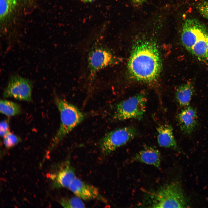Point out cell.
I'll use <instances>...</instances> for the list:
<instances>
[{
    "label": "cell",
    "mask_w": 208,
    "mask_h": 208,
    "mask_svg": "<svg viewBox=\"0 0 208 208\" xmlns=\"http://www.w3.org/2000/svg\"><path fill=\"white\" fill-rule=\"evenodd\" d=\"M7 120L2 121L0 123V134L1 136L3 137L9 131V125Z\"/></svg>",
    "instance_id": "21"
},
{
    "label": "cell",
    "mask_w": 208,
    "mask_h": 208,
    "mask_svg": "<svg viewBox=\"0 0 208 208\" xmlns=\"http://www.w3.org/2000/svg\"><path fill=\"white\" fill-rule=\"evenodd\" d=\"M137 134V130L132 126L119 128L107 133L99 141L102 153L105 155H109L133 139Z\"/></svg>",
    "instance_id": "6"
},
{
    "label": "cell",
    "mask_w": 208,
    "mask_h": 208,
    "mask_svg": "<svg viewBox=\"0 0 208 208\" xmlns=\"http://www.w3.org/2000/svg\"><path fill=\"white\" fill-rule=\"evenodd\" d=\"M87 58L88 78L91 84L100 71L118 62L117 58L109 47L99 42L92 45Z\"/></svg>",
    "instance_id": "4"
},
{
    "label": "cell",
    "mask_w": 208,
    "mask_h": 208,
    "mask_svg": "<svg viewBox=\"0 0 208 208\" xmlns=\"http://www.w3.org/2000/svg\"><path fill=\"white\" fill-rule=\"evenodd\" d=\"M0 112L7 116H12L20 114L21 109L20 106L16 103L6 100H1Z\"/></svg>",
    "instance_id": "16"
},
{
    "label": "cell",
    "mask_w": 208,
    "mask_h": 208,
    "mask_svg": "<svg viewBox=\"0 0 208 208\" xmlns=\"http://www.w3.org/2000/svg\"><path fill=\"white\" fill-rule=\"evenodd\" d=\"M208 34V29L204 23L196 19H187L183 26L181 34L182 44L191 53L193 46L198 39Z\"/></svg>",
    "instance_id": "8"
},
{
    "label": "cell",
    "mask_w": 208,
    "mask_h": 208,
    "mask_svg": "<svg viewBox=\"0 0 208 208\" xmlns=\"http://www.w3.org/2000/svg\"><path fill=\"white\" fill-rule=\"evenodd\" d=\"M55 102L60 112V126L54 136L50 148L55 146L84 120V114L75 106L58 97Z\"/></svg>",
    "instance_id": "3"
},
{
    "label": "cell",
    "mask_w": 208,
    "mask_h": 208,
    "mask_svg": "<svg viewBox=\"0 0 208 208\" xmlns=\"http://www.w3.org/2000/svg\"><path fill=\"white\" fill-rule=\"evenodd\" d=\"M17 0H0V19L3 22L15 9Z\"/></svg>",
    "instance_id": "17"
},
{
    "label": "cell",
    "mask_w": 208,
    "mask_h": 208,
    "mask_svg": "<svg viewBox=\"0 0 208 208\" xmlns=\"http://www.w3.org/2000/svg\"><path fill=\"white\" fill-rule=\"evenodd\" d=\"M161 61L157 46L151 39H140L134 46L128 62L129 73L134 79L150 83L159 76Z\"/></svg>",
    "instance_id": "1"
},
{
    "label": "cell",
    "mask_w": 208,
    "mask_h": 208,
    "mask_svg": "<svg viewBox=\"0 0 208 208\" xmlns=\"http://www.w3.org/2000/svg\"><path fill=\"white\" fill-rule=\"evenodd\" d=\"M199 13L204 17L208 20V1H204L198 6Z\"/></svg>",
    "instance_id": "20"
},
{
    "label": "cell",
    "mask_w": 208,
    "mask_h": 208,
    "mask_svg": "<svg viewBox=\"0 0 208 208\" xmlns=\"http://www.w3.org/2000/svg\"><path fill=\"white\" fill-rule=\"evenodd\" d=\"M157 141L161 147L176 149L177 148L176 141L174 135L173 129L169 125H162L157 129Z\"/></svg>",
    "instance_id": "13"
},
{
    "label": "cell",
    "mask_w": 208,
    "mask_h": 208,
    "mask_svg": "<svg viewBox=\"0 0 208 208\" xmlns=\"http://www.w3.org/2000/svg\"><path fill=\"white\" fill-rule=\"evenodd\" d=\"M132 4L135 7H139L142 5L145 0H130Z\"/></svg>",
    "instance_id": "22"
},
{
    "label": "cell",
    "mask_w": 208,
    "mask_h": 208,
    "mask_svg": "<svg viewBox=\"0 0 208 208\" xmlns=\"http://www.w3.org/2000/svg\"><path fill=\"white\" fill-rule=\"evenodd\" d=\"M3 138L4 144L7 148H10L14 146L21 142V140L20 137L10 131Z\"/></svg>",
    "instance_id": "19"
},
{
    "label": "cell",
    "mask_w": 208,
    "mask_h": 208,
    "mask_svg": "<svg viewBox=\"0 0 208 208\" xmlns=\"http://www.w3.org/2000/svg\"><path fill=\"white\" fill-rule=\"evenodd\" d=\"M51 177L54 181V186L57 188H68L76 178L75 169L69 161L59 169L56 175L53 174Z\"/></svg>",
    "instance_id": "11"
},
{
    "label": "cell",
    "mask_w": 208,
    "mask_h": 208,
    "mask_svg": "<svg viewBox=\"0 0 208 208\" xmlns=\"http://www.w3.org/2000/svg\"><path fill=\"white\" fill-rule=\"evenodd\" d=\"M194 92V87L191 82H187L178 86L176 90L175 96L179 105L185 107L189 106Z\"/></svg>",
    "instance_id": "14"
},
{
    "label": "cell",
    "mask_w": 208,
    "mask_h": 208,
    "mask_svg": "<svg viewBox=\"0 0 208 208\" xmlns=\"http://www.w3.org/2000/svg\"><path fill=\"white\" fill-rule=\"evenodd\" d=\"M76 196L84 200L103 199L98 189L94 186L76 178L68 188Z\"/></svg>",
    "instance_id": "9"
},
{
    "label": "cell",
    "mask_w": 208,
    "mask_h": 208,
    "mask_svg": "<svg viewBox=\"0 0 208 208\" xmlns=\"http://www.w3.org/2000/svg\"><path fill=\"white\" fill-rule=\"evenodd\" d=\"M81 1L85 3H91L95 0H80Z\"/></svg>",
    "instance_id": "23"
},
{
    "label": "cell",
    "mask_w": 208,
    "mask_h": 208,
    "mask_svg": "<svg viewBox=\"0 0 208 208\" xmlns=\"http://www.w3.org/2000/svg\"><path fill=\"white\" fill-rule=\"evenodd\" d=\"M32 81L28 79L15 74L10 77L3 93L4 98H12L30 102L32 101Z\"/></svg>",
    "instance_id": "7"
},
{
    "label": "cell",
    "mask_w": 208,
    "mask_h": 208,
    "mask_svg": "<svg viewBox=\"0 0 208 208\" xmlns=\"http://www.w3.org/2000/svg\"><path fill=\"white\" fill-rule=\"evenodd\" d=\"M147 99L143 93H140L118 103L116 105L114 118L116 120L131 119L140 120L146 109Z\"/></svg>",
    "instance_id": "5"
},
{
    "label": "cell",
    "mask_w": 208,
    "mask_h": 208,
    "mask_svg": "<svg viewBox=\"0 0 208 208\" xmlns=\"http://www.w3.org/2000/svg\"><path fill=\"white\" fill-rule=\"evenodd\" d=\"M161 160L159 151L155 148L148 146L137 153L132 158L131 161L138 162L159 168Z\"/></svg>",
    "instance_id": "12"
},
{
    "label": "cell",
    "mask_w": 208,
    "mask_h": 208,
    "mask_svg": "<svg viewBox=\"0 0 208 208\" xmlns=\"http://www.w3.org/2000/svg\"><path fill=\"white\" fill-rule=\"evenodd\" d=\"M191 53L200 61L208 60V34L198 39L193 46Z\"/></svg>",
    "instance_id": "15"
},
{
    "label": "cell",
    "mask_w": 208,
    "mask_h": 208,
    "mask_svg": "<svg viewBox=\"0 0 208 208\" xmlns=\"http://www.w3.org/2000/svg\"><path fill=\"white\" fill-rule=\"evenodd\" d=\"M81 199L76 196L63 198L60 201L61 205L65 208H84L85 205Z\"/></svg>",
    "instance_id": "18"
},
{
    "label": "cell",
    "mask_w": 208,
    "mask_h": 208,
    "mask_svg": "<svg viewBox=\"0 0 208 208\" xmlns=\"http://www.w3.org/2000/svg\"><path fill=\"white\" fill-rule=\"evenodd\" d=\"M198 115L193 107L187 106L178 114L177 119L180 129L186 135L191 134L195 129L198 123Z\"/></svg>",
    "instance_id": "10"
},
{
    "label": "cell",
    "mask_w": 208,
    "mask_h": 208,
    "mask_svg": "<svg viewBox=\"0 0 208 208\" xmlns=\"http://www.w3.org/2000/svg\"><path fill=\"white\" fill-rule=\"evenodd\" d=\"M148 207L153 208H187L189 205L180 184L173 182L149 193Z\"/></svg>",
    "instance_id": "2"
}]
</instances>
